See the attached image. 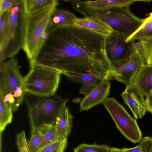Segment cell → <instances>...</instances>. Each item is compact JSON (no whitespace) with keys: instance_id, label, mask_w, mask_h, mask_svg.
I'll list each match as a JSON object with an SVG mask.
<instances>
[{"instance_id":"cell-6","label":"cell","mask_w":152,"mask_h":152,"mask_svg":"<svg viewBox=\"0 0 152 152\" xmlns=\"http://www.w3.org/2000/svg\"><path fill=\"white\" fill-rule=\"evenodd\" d=\"M57 5H53L27 15L23 49L29 61L36 56L43 41L50 16Z\"/></svg>"},{"instance_id":"cell-5","label":"cell","mask_w":152,"mask_h":152,"mask_svg":"<svg viewBox=\"0 0 152 152\" xmlns=\"http://www.w3.org/2000/svg\"><path fill=\"white\" fill-rule=\"evenodd\" d=\"M27 16L24 0H15L9 11V31L4 47L0 51V63L7 58L14 57L23 49Z\"/></svg>"},{"instance_id":"cell-28","label":"cell","mask_w":152,"mask_h":152,"mask_svg":"<svg viewBox=\"0 0 152 152\" xmlns=\"http://www.w3.org/2000/svg\"><path fill=\"white\" fill-rule=\"evenodd\" d=\"M42 137V133L39 130L30 135L28 141V145L30 152H37Z\"/></svg>"},{"instance_id":"cell-27","label":"cell","mask_w":152,"mask_h":152,"mask_svg":"<svg viewBox=\"0 0 152 152\" xmlns=\"http://www.w3.org/2000/svg\"><path fill=\"white\" fill-rule=\"evenodd\" d=\"M67 143V139L57 141L40 149L37 152H64Z\"/></svg>"},{"instance_id":"cell-9","label":"cell","mask_w":152,"mask_h":152,"mask_svg":"<svg viewBox=\"0 0 152 152\" xmlns=\"http://www.w3.org/2000/svg\"><path fill=\"white\" fill-rule=\"evenodd\" d=\"M128 38L125 35L114 31L106 37V54L113 65L126 60L137 50L135 41H127Z\"/></svg>"},{"instance_id":"cell-13","label":"cell","mask_w":152,"mask_h":152,"mask_svg":"<svg viewBox=\"0 0 152 152\" xmlns=\"http://www.w3.org/2000/svg\"><path fill=\"white\" fill-rule=\"evenodd\" d=\"M132 86L146 97L152 90V64H144L141 67Z\"/></svg>"},{"instance_id":"cell-15","label":"cell","mask_w":152,"mask_h":152,"mask_svg":"<svg viewBox=\"0 0 152 152\" xmlns=\"http://www.w3.org/2000/svg\"><path fill=\"white\" fill-rule=\"evenodd\" d=\"M73 118L66 105L60 112L54 124L58 141L67 139L72 129Z\"/></svg>"},{"instance_id":"cell-20","label":"cell","mask_w":152,"mask_h":152,"mask_svg":"<svg viewBox=\"0 0 152 152\" xmlns=\"http://www.w3.org/2000/svg\"><path fill=\"white\" fill-rule=\"evenodd\" d=\"M13 113L11 107L0 96V141L2 132L6 126L12 122Z\"/></svg>"},{"instance_id":"cell-18","label":"cell","mask_w":152,"mask_h":152,"mask_svg":"<svg viewBox=\"0 0 152 152\" xmlns=\"http://www.w3.org/2000/svg\"><path fill=\"white\" fill-rule=\"evenodd\" d=\"M81 1L85 5L90 8L97 10H104L117 7L129 6L136 1V0H100Z\"/></svg>"},{"instance_id":"cell-31","label":"cell","mask_w":152,"mask_h":152,"mask_svg":"<svg viewBox=\"0 0 152 152\" xmlns=\"http://www.w3.org/2000/svg\"><path fill=\"white\" fill-rule=\"evenodd\" d=\"M147 111L152 114V95L146 97L145 99Z\"/></svg>"},{"instance_id":"cell-19","label":"cell","mask_w":152,"mask_h":152,"mask_svg":"<svg viewBox=\"0 0 152 152\" xmlns=\"http://www.w3.org/2000/svg\"><path fill=\"white\" fill-rule=\"evenodd\" d=\"M27 15L33 14L53 5H58L57 0H24Z\"/></svg>"},{"instance_id":"cell-10","label":"cell","mask_w":152,"mask_h":152,"mask_svg":"<svg viewBox=\"0 0 152 152\" xmlns=\"http://www.w3.org/2000/svg\"><path fill=\"white\" fill-rule=\"evenodd\" d=\"M144 63L140 53L137 50L126 60L113 65L115 71L114 80L124 83L126 86H131Z\"/></svg>"},{"instance_id":"cell-1","label":"cell","mask_w":152,"mask_h":152,"mask_svg":"<svg viewBox=\"0 0 152 152\" xmlns=\"http://www.w3.org/2000/svg\"><path fill=\"white\" fill-rule=\"evenodd\" d=\"M106 37L74 25L46 30L30 66L48 67L64 75L83 73L101 80H114L115 71L106 53Z\"/></svg>"},{"instance_id":"cell-33","label":"cell","mask_w":152,"mask_h":152,"mask_svg":"<svg viewBox=\"0 0 152 152\" xmlns=\"http://www.w3.org/2000/svg\"><path fill=\"white\" fill-rule=\"evenodd\" d=\"M110 152H124L122 149L115 147L110 148Z\"/></svg>"},{"instance_id":"cell-24","label":"cell","mask_w":152,"mask_h":152,"mask_svg":"<svg viewBox=\"0 0 152 152\" xmlns=\"http://www.w3.org/2000/svg\"><path fill=\"white\" fill-rule=\"evenodd\" d=\"M9 31V11L0 14V51L6 41Z\"/></svg>"},{"instance_id":"cell-29","label":"cell","mask_w":152,"mask_h":152,"mask_svg":"<svg viewBox=\"0 0 152 152\" xmlns=\"http://www.w3.org/2000/svg\"><path fill=\"white\" fill-rule=\"evenodd\" d=\"M16 144L19 152H30L24 131L17 135Z\"/></svg>"},{"instance_id":"cell-16","label":"cell","mask_w":152,"mask_h":152,"mask_svg":"<svg viewBox=\"0 0 152 152\" xmlns=\"http://www.w3.org/2000/svg\"><path fill=\"white\" fill-rule=\"evenodd\" d=\"M78 18L69 11L56 7L50 16L46 30L60 26L74 25Z\"/></svg>"},{"instance_id":"cell-32","label":"cell","mask_w":152,"mask_h":152,"mask_svg":"<svg viewBox=\"0 0 152 152\" xmlns=\"http://www.w3.org/2000/svg\"><path fill=\"white\" fill-rule=\"evenodd\" d=\"M151 20H152V12L150 13L149 16L148 17L145 18L144 20L142 25L144 24Z\"/></svg>"},{"instance_id":"cell-12","label":"cell","mask_w":152,"mask_h":152,"mask_svg":"<svg viewBox=\"0 0 152 152\" xmlns=\"http://www.w3.org/2000/svg\"><path fill=\"white\" fill-rule=\"evenodd\" d=\"M111 85L108 81L102 80L83 99L80 104V111L88 110L100 104L107 98Z\"/></svg>"},{"instance_id":"cell-34","label":"cell","mask_w":152,"mask_h":152,"mask_svg":"<svg viewBox=\"0 0 152 152\" xmlns=\"http://www.w3.org/2000/svg\"><path fill=\"white\" fill-rule=\"evenodd\" d=\"M150 95H152V90L151 91V92Z\"/></svg>"},{"instance_id":"cell-26","label":"cell","mask_w":152,"mask_h":152,"mask_svg":"<svg viewBox=\"0 0 152 152\" xmlns=\"http://www.w3.org/2000/svg\"><path fill=\"white\" fill-rule=\"evenodd\" d=\"M73 150L74 152H110V148L105 145L82 143Z\"/></svg>"},{"instance_id":"cell-23","label":"cell","mask_w":152,"mask_h":152,"mask_svg":"<svg viewBox=\"0 0 152 152\" xmlns=\"http://www.w3.org/2000/svg\"><path fill=\"white\" fill-rule=\"evenodd\" d=\"M152 38V20L142 25L133 34L127 39L126 41L138 40V41Z\"/></svg>"},{"instance_id":"cell-14","label":"cell","mask_w":152,"mask_h":152,"mask_svg":"<svg viewBox=\"0 0 152 152\" xmlns=\"http://www.w3.org/2000/svg\"><path fill=\"white\" fill-rule=\"evenodd\" d=\"M74 25L106 37L110 35L114 31L112 28L105 22L92 17L78 18Z\"/></svg>"},{"instance_id":"cell-7","label":"cell","mask_w":152,"mask_h":152,"mask_svg":"<svg viewBox=\"0 0 152 152\" xmlns=\"http://www.w3.org/2000/svg\"><path fill=\"white\" fill-rule=\"evenodd\" d=\"M24 77L26 92L48 96L55 94L60 82L61 73L48 67L34 65Z\"/></svg>"},{"instance_id":"cell-2","label":"cell","mask_w":152,"mask_h":152,"mask_svg":"<svg viewBox=\"0 0 152 152\" xmlns=\"http://www.w3.org/2000/svg\"><path fill=\"white\" fill-rule=\"evenodd\" d=\"M65 1L69 2L75 11L85 17L99 18L110 25L114 31L122 33L128 38L140 28L145 20V18H139L133 14L129 6L100 10L87 7L81 0Z\"/></svg>"},{"instance_id":"cell-25","label":"cell","mask_w":152,"mask_h":152,"mask_svg":"<svg viewBox=\"0 0 152 152\" xmlns=\"http://www.w3.org/2000/svg\"><path fill=\"white\" fill-rule=\"evenodd\" d=\"M138 145L131 148H123L124 152H152V137L142 138Z\"/></svg>"},{"instance_id":"cell-11","label":"cell","mask_w":152,"mask_h":152,"mask_svg":"<svg viewBox=\"0 0 152 152\" xmlns=\"http://www.w3.org/2000/svg\"><path fill=\"white\" fill-rule=\"evenodd\" d=\"M121 96L135 118H142L147 111L144 96L132 86H126Z\"/></svg>"},{"instance_id":"cell-4","label":"cell","mask_w":152,"mask_h":152,"mask_svg":"<svg viewBox=\"0 0 152 152\" xmlns=\"http://www.w3.org/2000/svg\"><path fill=\"white\" fill-rule=\"evenodd\" d=\"M24 77L19 71L17 60L13 57L0 63V96L16 111L24 99Z\"/></svg>"},{"instance_id":"cell-8","label":"cell","mask_w":152,"mask_h":152,"mask_svg":"<svg viewBox=\"0 0 152 152\" xmlns=\"http://www.w3.org/2000/svg\"><path fill=\"white\" fill-rule=\"evenodd\" d=\"M102 103L121 134L134 143L139 142L142 134L136 119L114 98H107Z\"/></svg>"},{"instance_id":"cell-22","label":"cell","mask_w":152,"mask_h":152,"mask_svg":"<svg viewBox=\"0 0 152 152\" xmlns=\"http://www.w3.org/2000/svg\"><path fill=\"white\" fill-rule=\"evenodd\" d=\"M137 47L145 64H152V38L139 41Z\"/></svg>"},{"instance_id":"cell-30","label":"cell","mask_w":152,"mask_h":152,"mask_svg":"<svg viewBox=\"0 0 152 152\" xmlns=\"http://www.w3.org/2000/svg\"><path fill=\"white\" fill-rule=\"evenodd\" d=\"M15 4V0H0V14L9 11Z\"/></svg>"},{"instance_id":"cell-17","label":"cell","mask_w":152,"mask_h":152,"mask_svg":"<svg viewBox=\"0 0 152 152\" xmlns=\"http://www.w3.org/2000/svg\"><path fill=\"white\" fill-rule=\"evenodd\" d=\"M70 81L80 84L79 93L87 95L101 81L92 75L83 73H71L65 75Z\"/></svg>"},{"instance_id":"cell-3","label":"cell","mask_w":152,"mask_h":152,"mask_svg":"<svg viewBox=\"0 0 152 152\" xmlns=\"http://www.w3.org/2000/svg\"><path fill=\"white\" fill-rule=\"evenodd\" d=\"M25 101L28 109L31 135L46 125H54L56 118L68 102L55 94L37 95L26 92Z\"/></svg>"},{"instance_id":"cell-21","label":"cell","mask_w":152,"mask_h":152,"mask_svg":"<svg viewBox=\"0 0 152 152\" xmlns=\"http://www.w3.org/2000/svg\"><path fill=\"white\" fill-rule=\"evenodd\" d=\"M39 130L42 133L39 150L58 141L54 125H46Z\"/></svg>"}]
</instances>
